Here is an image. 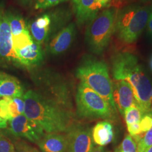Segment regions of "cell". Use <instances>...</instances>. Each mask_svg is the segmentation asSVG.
I'll return each instance as SVG.
<instances>
[{
  "instance_id": "42",
  "label": "cell",
  "mask_w": 152,
  "mask_h": 152,
  "mask_svg": "<svg viewBox=\"0 0 152 152\" xmlns=\"http://www.w3.org/2000/svg\"><path fill=\"white\" fill-rule=\"evenodd\" d=\"M0 77H1V72H0Z\"/></svg>"
},
{
  "instance_id": "28",
  "label": "cell",
  "mask_w": 152,
  "mask_h": 152,
  "mask_svg": "<svg viewBox=\"0 0 152 152\" xmlns=\"http://www.w3.org/2000/svg\"><path fill=\"white\" fill-rule=\"evenodd\" d=\"M15 152H39L36 148L23 141H18L15 146Z\"/></svg>"
},
{
  "instance_id": "39",
  "label": "cell",
  "mask_w": 152,
  "mask_h": 152,
  "mask_svg": "<svg viewBox=\"0 0 152 152\" xmlns=\"http://www.w3.org/2000/svg\"><path fill=\"white\" fill-rule=\"evenodd\" d=\"M114 152H123V151H121L120 149H118L117 148L115 149V151Z\"/></svg>"
},
{
  "instance_id": "1",
  "label": "cell",
  "mask_w": 152,
  "mask_h": 152,
  "mask_svg": "<svg viewBox=\"0 0 152 152\" xmlns=\"http://www.w3.org/2000/svg\"><path fill=\"white\" fill-rule=\"evenodd\" d=\"M111 72L115 81H125L130 85L144 115L152 112V85L136 55L128 51L115 53L111 58Z\"/></svg>"
},
{
  "instance_id": "2",
  "label": "cell",
  "mask_w": 152,
  "mask_h": 152,
  "mask_svg": "<svg viewBox=\"0 0 152 152\" xmlns=\"http://www.w3.org/2000/svg\"><path fill=\"white\" fill-rule=\"evenodd\" d=\"M23 98L24 113L47 133H67L76 124L75 114L51 102L36 90H28Z\"/></svg>"
},
{
  "instance_id": "18",
  "label": "cell",
  "mask_w": 152,
  "mask_h": 152,
  "mask_svg": "<svg viewBox=\"0 0 152 152\" xmlns=\"http://www.w3.org/2000/svg\"><path fill=\"white\" fill-rule=\"evenodd\" d=\"M92 136L94 142L99 146L108 145L114 137L113 125L109 121L99 122L92 129Z\"/></svg>"
},
{
  "instance_id": "17",
  "label": "cell",
  "mask_w": 152,
  "mask_h": 152,
  "mask_svg": "<svg viewBox=\"0 0 152 152\" xmlns=\"http://www.w3.org/2000/svg\"><path fill=\"white\" fill-rule=\"evenodd\" d=\"M23 96L3 97L0 99V117L6 121H10L20 114H23L25 107Z\"/></svg>"
},
{
  "instance_id": "40",
  "label": "cell",
  "mask_w": 152,
  "mask_h": 152,
  "mask_svg": "<svg viewBox=\"0 0 152 152\" xmlns=\"http://www.w3.org/2000/svg\"><path fill=\"white\" fill-rule=\"evenodd\" d=\"M151 102H152V91H151Z\"/></svg>"
},
{
  "instance_id": "35",
  "label": "cell",
  "mask_w": 152,
  "mask_h": 152,
  "mask_svg": "<svg viewBox=\"0 0 152 152\" xmlns=\"http://www.w3.org/2000/svg\"><path fill=\"white\" fill-rule=\"evenodd\" d=\"M18 1L23 6L29 5L34 1V0H18Z\"/></svg>"
},
{
  "instance_id": "25",
  "label": "cell",
  "mask_w": 152,
  "mask_h": 152,
  "mask_svg": "<svg viewBox=\"0 0 152 152\" xmlns=\"http://www.w3.org/2000/svg\"><path fill=\"white\" fill-rule=\"evenodd\" d=\"M68 0H36L34 8L36 9H45L54 7Z\"/></svg>"
},
{
  "instance_id": "36",
  "label": "cell",
  "mask_w": 152,
  "mask_h": 152,
  "mask_svg": "<svg viewBox=\"0 0 152 152\" xmlns=\"http://www.w3.org/2000/svg\"><path fill=\"white\" fill-rule=\"evenodd\" d=\"M151 0H140V1L142 2H143V3H147V2H149V1H151Z\"/></svg>"
},
{
  "instance_id": "32",
  "label": "cell",
  "mask_w": 152,
  "mask_h": 152,
  "mask_svg": "<svg viewBox=\"0 0 152 152\" xmlns=\"http://www.w3.org/2000/svg\"><path fill=\"white\" fill-rule=\"evenodd\" d=\"M131 0H112L110 6L119 9L124 6L127 5Z\"/></svg>"
},
{
  "instance_id": "23",
  "label": "cell",
  "mask_w": 152,
  "mask_h": 152,
  "mask_svg": "<svg viewBox=\"0 0 152 152\" xmlns=\"http://www.w3.org/2000/svg\"><path fill=\"white\" fill-rule=\"evenodd\" d=\"M152 146V128L145 132L137 144V152H146Z\"/></svg>"
},
{
  "instance_id": "6",
  "label": "cell",
  "mask_w": 152,
  "mask_h": 152,
  "mask_svg": "<svg viewBox=\"0 0 152 152\" xmlns=\"http://www.w3.org/2000/svg\"><path fill=\"white\" fill-rule=\"evenodd\" d=\"M77 116L81 119L115 121L117 113L103 98L80 82L75 96Z\"/></svg>"
},
{
  "instance_id": "10",
  "label": "cell",
  "mask_w": 152,
  "mask_h": 152,
  "mask_svg": "<svg viewBox=\"0 0 152 152\" xmlns=\"http://www.w3.org/2000/svg\"><path fill=\"white\" fill-rule=\"evenodd\" d=\"M10 130L16 137L37 143L45 135L43 129L25 114H20L9 121Z\"/></svg>"
},
{
  "instance_id": "33",
  "label": "cell",
  "mask_w": 152,
  "mask_h": 152,
  "mask_svg": "<svg viewBox=\"0 0 152 152\" xmlns=\"http://www.w3.org/2000/svg\"><path fill=\"white\" fill-rule=\"evenodd\" d=\"M91 152H110L108 150L105 149L103 147L96 146L94 147Z\"/></svg>"
},
{
  "instance_id": "34",
  "label": "cell",
  "mask_w": 152,
  "mask_h": 152,
  "mask_svg": "<svg viewBox=\"0 0 152 152\" xmlns=\"http://www.w3.org/2000/svg\"><path fill=\"white\" fill-rule=\"evenodd\" d=\"M7 126V121L3 118H2L0 117V129H5Z\"/></svg>"
},
{
  "instance_id": "37",
  "label": "cell",
  "mask_w": 152,
  "mask_h": 152,
  "mask_svg": "<svg viewBox=\"0 0 152 152\" xmlns=\"http://www.w3.org/2000/svg\"><path fill=\"white\" fill-rule=\"evenodd\" d=\"M150 66H151V69L152 71V56L151 58V60H150Z\"/></svg>"
},
{
  "instance_id": "22",
  "label": "cell",
  "mask_w": 152,
  "mask_h": 152,
  "mask_svg": "<svg viewBox=\"0 0 152 152\" xmlns=\"http://www.w3.org/2000/svg\"><path fill=\"white\" fill-rule=\"evenodd\" d=\"M144 114L138 106H132L127 109L124 113L125 121L127 125L139 123Z\"/></svg>"
},
{
  "instance_id": "20",
  "label": "cell",
  "mask_w": 152,
  "mask_h": 152,
  "mask_svg": "<svg viewBox=\"0 0 152 152\" xmlns=\"http://www.w3.org/2000/svg\"><path fill=\"white\" fill-rule=\"evenodd\" d=\"M6 13L12 37L18 36L28 29L27 23L20 14L11 11H6Z\"/></svg>"
},
{
  "instance_id": "7",
  "label": "cell",
  "mask_w": 152,
  "mask_h": 152,
  "mask_svg": "<svg viewBox=\"0 0 152 152\" xmlns=\"http://www.w3.org/2000/svg\"><path fill=\"white\" fill-rule=\"evenodd\" d=\"M36 90L61 108L75 114L69 85L54 72L41 71L33 76Z\"/></svg>"
},
{
  "instance_id": "29",
  "label": "cell",
  "mask_w": 152,
  "mask_h": 152,
  "mask_svg": "<svg viewBox=\"0 0 152 152\" xmlns=\"http://www.w3.org/2000/svg\"><path fill=\"white\" fill-rule=\"evenodd\" d=\"M127 130L130 134V135L132 137L142 134L139 123L127 125Z\"/></svg>"
},
{
  "instance_id": "41",
  "label": "cell",
  "mask_w": 152,
  "mask_h": 152,
  "mask_svg": "<svg viewBox=\"0 0 152 152\" xmlns=\"http://www.w3.org/2000/svg\"><path fill=\"white\" fill-rule=\"evenodd\" d=\"M1 134H0V138H1Z\"/></svg>"
},
{
  "instance_id": "19",
  "label": "cell",
  "mask_w": 152,
  "mask_h": 152,
  "mask_svg": "<svg viewBox=\"0 0 152 152\" xmlns=\"http://www.w3.org/2000/svg\"><path fill=\"white\" fill-rule=\"evenodd\" d=\"M24 95L23 86L16 78L5 74L0 78V98H20Z\"/></svg>"
},
{
  "instance_id": "43",
  "label": "cell",
  "mask_w": 152,
  "mask_h": 152,
  "mask_svg": "<svg viewBox=\"0 0 152 152\" xmlns=\"http://www.w3.org/2000/svg\"></svg>"
},
{
  "instance_id": "38",
  "label": "cell",
  "mask_w": 152,
  "mask_h": 152,
  "mask_svg": "<svg viewBox=\"0 0 152 152\" xmlns=\"http://www.w3.org/2000/svg\"><path fill=\"white\" fill-rule=\"evenodd\" d=\"M146 152H152V147H150L148 150Z\"/></svg>"
},
{
  "instance_id": "14",
  "label": "cell",
  "mask_w": 152,
  "mask_h": 152,
  "mask_svg": "<svg viewBox=\"0 0 152 152\" xmlns=\"http://www.w3.org/2000/svg\"><path fill=\"white\" fill-rule=\"evenodd\" d=\"M18 57L19 65L33 69L41 65L44 59V52L41 45L33 41L27 47L15 51Z\"/></svg>"
},
{
  "instance_id": "16",
  "label": "cell",
  "mask_w": 152,
  "mask_h": 152,
  "mask_svg": "<svg viewBox=\"0 0 152 152\" xmlns=\"http://www.w3.org/2000/svg\"><path fill=\"white\" fill-rule=\"evenodd\" d=\"M76 21L78 26L87 24L99 12L95 0H73Z\"/></svg>"
},
{
  "instance_id": "4",
  "label": "cell",
  "mask_w": 152,
  "mask_h": 152,
  "mask_svg": "<svg viewBox=\"0 0 152 152\" xmlns=\"http://www.w3.org/2000/svg\"><path fill=\"white\" fill-rule=\"evenodd\" d=\"M150 7L131 4L117 9L114 34L125 44L135 43L147 26Z\"/></svg>"
},
{
  "instance_id": "9",
  "label": "cell",
  "mask_w": 152,
  "mask_h": 152,
  "mask_svg": "<svg viewBox=\"0 0 152 152\" xmlns=\"http://www.w3.org/2000/svg\"><path fill=\"white\" fill-rule=\"evenodd\" d=\"M66 136L67 152H91L94 148L92 131L87 126L75 124Z\"/></svg>"
},
{
  "instance_id": "5",
  "label": "cell",
  "mask_w": 152,
  "mask_h": 152,
  "mask_svg": "<svg viewBox=\"0 0 152 152\" xmlns=\"http://www.w3.org/2000/svg\"><path fill=\"white\" fill-rule=\"evenodd\" d=\"M117 9L110 6L104 9L87 24L85 42L94 54L102 55L108 47L114 34V24Z\"/></svg>"
},
{
  "instance_id": "21",
  "label": "cell",
  "mask_w": 152,
  "mask_h": 152,
  "mask_svg": "<svg viewBox=\"0 0 152 152\" xmlns=\"http://www.w3.org/2000/svg\"><path fill=\"white\" fill-rule=\"evenodd\" d=\"M33 39L28 29L21 34L12 37V44L14 51L21 50L33 42Z\"/></svg>"
},
{
  "instance_id": "31",
  "label": "cell",
  "mask_w": 152,
  "mask_h": 152,
  "mask_svg": "<svg viewBox=\"0 0 152 152\" xmlns=\"http://www.w3.org/2000/svg\"><path fill=\"white\" fill-rule=\"evenodd\" d=\"M147 29L149 37L152 41V6L150 7L149 14L147 22Z\"/></svg>"
},
{
  "instance_id": "3",
  "label": "cell",
  "mask_w": 152,
  "mask_h": 152,
  "mask_svg": "<svg viewBox=\"0 0 152 152\" xmlns=\"http://www.w3.org/2000/svg\"><path fill=\"white\" fill-rule=\"evenodd\" d=\"M75 75L80 81L97 92L117 113L113 98V83L105 61L91 55L85 56L77 66Z\"/></svg>"
},
{
  "instance_id": "8",
  "label": "cell",
  "mask_w": 152,
  "mask_h": 152,
  "mask_svg": "<svg viewBox=\"0 0 152 152\" xmlns=\"http://www.w3.org/2000/svg\"><path fill=\"white\" fill-rule=\"evenodd\" d=\"M69 19V13L66 11L55 10L42 14L28 23V28L33 41L41 45L65 27Z\"/></svg>"
},
{
  "instance_id": "27",
  "label": "cell",
  "mask_w": 152,
  "mask_h": 152,
  "mask_svg": "<svg viewBox=\"0 0 152 152\" xmlns=\"http://www.w3.org/2000/svg\"><path fill=\"white\" fill-rule=\"evenodd\" d=\"M142 133H145L152 128V112L145 114L139 122Z\"/></svg>"
},
{
  "instance_id": "13",
  "label": "cell",
  "mask_w": 152,
  "mask_h": 152,
  "mask_svg": "<svg viewBox=\"0 0 152 152\" xmlns=\"http://www.w3.org/2000/svg\"><path fill=\"white\" fill-rule=\"evenodd\" d=\"M113 98L117 110L123 116L127 109L139 107L130 85L125 81H115L113 83Z\"/></svg>"
},
{
  "instance_id": "12",
  "label": "cell",
  "mask_w": 152,
  "mask_h": 152,
  "mask_svg": "<svg viewBox=\"0 0 152 152\" xmlns=\"http://www.w3.org/2000/svg\"><path fill=\"white\" fill-rule=\"evenodd\" d=\"M0 60L19 64L6 13L2 8L0 9Z\"/></svg>"
},
{
  "instance_id": "11",
  "label": "cell",
  "mask_w": 152,
  "mask_h": 152,
  "mask_svg": "<svg viewBox=\"0 0 152 152\" xmlns=\"http://www.w3.org/2000/svg\"><path fill=\"white\" fill-rule=\"evenodd\" d=\"M76 27L74 23L67 24L45 43L46 51L50 54L59 55L70 48L75 40Z\"/></svg>"
},
{
  "instance_id": "24",
  "label": "cell",
  "mask_w": 152,
  "mask_h": 152,
  "mask_svg": "<svg viewBox=\"0 0 152 152\" xmlns=\"http://www.w3.org/2000/svg\"><path fill=\"white\" fill-rule=\"evenodd\" d=\"M117 148L124 152H137V144L132 136L127 135Z\"/></svg>"
},
{
  "instance_id": "30",
  "label": "cell",
  "mask_w": 152,
  "mask_h": 152,
  "mask_svg": "<svg viewBox=\"0 0 152 152\" xmlns=\"http://www.w3.org/2000/svg\"><path fill=\"white\" fill-rule=\"evenodd\" d=\"M112 0H95V7L98 11L103 8L110 7Z\"/></svg>"
},
{
  "instance_id": "15",
  "label": "cell",
  "mask_w": 152,
  "mask_h": 152,
  "mask_svg": "<svg viewBox=\"0 0 152 152\" xmlns=\"http://www.w3.org/2000/svg\"><path fill=\"white\" fill-rule=\"evenodd\" d=\"M37 144L42 152H67V136L61 133L45 134Z\"/></svg>"
},
{
  "instance_id": "26",
  "label": "cell",
  "mask_w": 152,
  "mask_h": 152,
  "mask_svg": "<svg viewBox=\"0 0 152 152\" xmlns=\"http://www.w3.org/2000/svg\"><path fill=\"white\" fill-rule=\"evenodd\" d=\"M15 146L7 137L1 135L0 138V152H15Z\"/></svg>"
}]
</instances>
